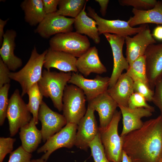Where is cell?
Masks as SVG:
<instances>
[{"label": "cell", "mask_w": 162, "mask_h": 162, "mask_svg": "<svg viewBox=\"0 0 162 162\" xmlns=\"http://www.w3.org/2000/svg\"><path fill=\"white\" fill-rule=\"evenodd\" d=\"M123 137V150L133 162H161L162 116L146 121Z\"/></svg>", "instance_id": "6da1fadb"}, {"label": "cell", "mask_w": 162, "mask_h": 162, "mask_svg": "<svg viewBox=\"0 0 162 162\" xmlns=\"http://www.w3.org/2000/svg\"><path fill=\"white\" fill-rule=\"evenodd\" d=\"M71 75V72H57L44 70L41 79L38 82L42 95L46 98H50L55 107L59 112L62 110L64 91Z\"/></svg>", "instance_id": "7a4b0ae2"}, {"label": "cell", "mask_w": 162, "mask_h": 162, "mask_svg": "<svg viewBox=\"0 0 162 162\" xmlns=\"http://www.w3.org/2000/svg\"><path fill=\"white\" fill-rule=\"evenodd\" d=\"M47 52V49L39 54L36 46H34L29 59L23 67L17 72L10 73V79L20 84L22 89V97L27 94L29 88L41 79Z\"/></svg>", "instance_id": "3957f363"}, {"label": "cell", "mask_w": 162, "mask_h": 162, "mask_svg": "<svg viewBox=\"0 0 162 162\" xmlns=\"http://www.w3.org/2000/svg\"><path fill=\"white\" fill-rule=\"evenodd\" d=\"M86 98L82 90L71 84L65 86L62 98L63 114L67 124L79 123L85 114Z\"/></svg>", "instance_id": "277c9868"}, {"label": "cell", "mask_w": 162, "mask_h": 162, "mask_svg": "<svg viewBox=\"0 0 162 162\" xmlns=\"http://www.w3.org/2000/svg\"><path fill=\"white\" fill-rule=\"evenodd\" d=\"M121 116V111L117 110L107 127L104 130H99L106 156L111 162L122 161L123 139L118 131Z\"/></svg>", "instance_id": "5b68a950"}, {"label": "cell", "mask_w": 162, "mask_h": 162, "mask_svg": "<svg viewBox=\"0 0 162 162\" xmlns=\"http://www.w3.org/2000/svg\"><path fill=\"white\" fill-rule=\"evenodd\" d=\"M52 50L64 52L79 57L90 47L87 36L72 31L56 34L49 41Z\"/></svg>", "instance_id": "8992f818"}, {"label": "cell", "mask_w": 162, "mask_h": 162, "mask_svg": "<svg viewBox=\"0 0 162 162\" xmlns=\"http://www.w3.org/2000/svg\"><path fill=\"white\" fill-rule=\"evenodd\" d=\"M27 104L16 89L9 99L6 117L11 136H15L21 128L28 123L32 117Z\"/></svg>", "instance_id": "52a82bcc"}, {"label": "cell", "mask_w": 162, "mask_h": 162, "mask_svg": "<svg viewBox=\"0 0 162 162\" xmlns=\"http://www.w3.org/2000/svg\"><path fill=\"white\" fill-rule=\"evenodd\" d=\"M77 127V124L67 123L38 148L37 153L44 152L41 158L46 161L50 155L56 150L63 147L71 148L75 145Z\"/></svg>", "instance_id": "ba28073f"}, {"label": "cell", "mask_w": 162, "mask_h": 162, "mask_svg": "<svg viewBox=\"0 0 162 162\" xmlns=\"http://www.w3.org/2000/svg\"><path fill=\"white\" fill-rule=\"evenodd\" d=\"M88 16L96 22L100 35L107 33L115 34L125 37L136 34L145 28L147 24L141 25L139 27H131L128 21L116 20H108L100 16L95 10L90 6L87 8Z\"/></svg>", "instance_id": "9c48e42d"}, {"label": "cell", "mask_w": 162, "mask_h": 162, "mask_svg": "<svg viewBox=\"0 0 162 162\" xmlns=\"http://www.w3.org/2000/svg\"><path fill=\"white\" fill-rule=\"evenodd\" d=\"M75 18H68L56 12L46 14L34 30L41 38L48 39L56 34L72 31Z\"/></svg>", "instance_id": "30bf717a"}, {"label": "cell", "mask_w": 162, "mask_h": 162, "mask_svg": "<svg viewBox=\"0 0 162 162\" xmlns=\"http://www.w3.org/2000/svg\"><path fill=\"white\" fill-rule=\"evenodd\" d=\"M94 111L88 106L85 114L77 124L74 146L85 151H87L89 143L99 132Z\"/></svg>", "instance_id": "8fae6325"}, {"label": "cell", "mask_w": 162, "mask_h": 162, "mask_svg": "<svg viewBox=\"0 0 162 162\" xmlns=\"http://www.w3.org/2000/svg\"><path fill=\"white\" fill-rule=\"evenodd\" d=\"M38 118L41 123V130L44 142L59 131L67 124L63 115L53 111L43 101L39 107Z\"/></svg>", "instance_id": "7c38bea8"}, {"label": "cell", "mask_w": 162, "mask_h": 162, "mask_svg": "<svg viewBox=\"0 0 162 162\" xmlns=\"http://www.w3.org/2000/svg\"><path fill=\"white\" fill-rule=\"evenodd\" d=\"M110 80L109 77H102L99 75L93 79H87L81 74L73 72L68 83L82 90L88 102L107 91Z\"/></svg>", "instance_id": "4fadbf2b"}, {"label": "cell", "mask_w": 162, "mask_h": 162, "mask_svg": "<svg viewBox=\"0 0 162 162\" xmlns=\"http://www.w3.org/2000/svg\"><path fill=\"white\" fill-rule=\"evenodd\" d=\"M125 39L126 58L129 65L138 58L144 56L149 45L156 43L148 25L133 37L127 36Z\"/></svg>", "instance_id": "5bb4252c"}, {"label": "cell", "mask_w": 162, "mask_h": 162, "mask_svg": "<svg viewBox=\"0 0 162 162\" xmlns=\"http://www.w3.org/2000/svg\"><path fill=\"white\" fill-rule=\"evenodd\" d=\"M109 43L112 51L113 67L110 77L109 88L112 87L116 83L123 70L126 71L129 67L128 62L123 53V48L125 38L117 35L110 33L103 34Z\"/></svg>", "instance_id": "9a60e30c"}, {"label": "cell", "mask_w": 162, "mask_h": 162, "mask_svg": "<svg viewBox=\"0 0 162 162\" xmlns=\"http://www.w3.org/2000/svg\"><path fill=\"white\" fill-rule=\"evenodd\" d=\"M89 106L98 113L99 130L106 129L109 124L118 107V104L107 92L88 102Z\"/></svg>", "instance_id": "2e32d148"}, {"label": "cell", "mask_w": 162, "mask_h": 162, "mask_svg": "<svg viewBox=\"0 0 162 162\" xmlns=\"http://www.w3.org/2000/svg\"><path fill=\"white\" fill-rule=\"evenodd\" d=\"M146 74L151 88L162 78V43L149 45L144 54Z\"/></svg>", "instance_id": "e0dca14e"}, {"label": "cell", "mask_w": 162, "mask_h": 162, "mask_svg": "<svg viewBox=\"0 0 162 162\" xmlns=\"http://www.w3.org/2000/svg\"><path fill=\"white\" fill-rule=\"evenodd\" d=\"M77 59L70 54L49 47L45 56L44 66L48 70L54 68L64 72H76L78 71L76 65Z\"/></svg>", "instance_id": "ac0fdd59"}, {"label": "cell", "mask_w": 162, "mask_h": 162, "mask_svg": "<svg viewBox=\"0 0 162 162\" xmlns=\"http://www.w3.org/2000/svg\"><path fill=\"white\" fill-rule=\"evenodd\" d=\"M118 106L122 117L123 128L120 135L122 137L141 128L144 123L142 118L152 115V112L144 108L132 109L118 105Z\"/></svg>", "instance_id": "d6986e66"}, {"label": "cell", "mask_w": 162, "mask_h": 162, "mask_svg": "<svg viewBox=\"0 0 162 162\" xmlns=\"http://www.w3.org/2000/svg\"><path fill=\"white\" fill-rule=\"evenodd\" d=\"M16 32L12 29L5 32L0 49V58L10 70L15 71L22 65L21 59L15 56L14 50L16 46L15 40Z\"/></svg>", "instance_id": "ffe728a7"}, {"label": "cell", "mask_w": 162, "mask_h": 162, "mask_svg": "<svg viewBox=\"0 0 162 162\" xmlns=\"http://www.w3.org/2000/svg\"><path fill=\"white\" fill-rule=\"evenodd\" d=\"M76 67L78 71L87 77L91 73L101 74L106 73L107 69L101 62L95 46L88 50L77 59Z\"/></svg>", "instance_id": "44dd1931"}, {"label": "cell", "mask_w": 162, "mask_h": 162, "mask_svg": "<svg viewBox=\"0 0 162 162\" xmlns=\"http://www.w3.org/2000/svg\"><path fill=\"white\" fill-rule=\"evenodd\" d=\"M134 81L126 73L122 74L116 83L107 92L118 105L128 107V101L134 93Z\"/></svg>", "instance_id": "7402d4cb"}, {"label": "cell", "mask_w": 162, "mask_h": 162, "mask_svg": "<svg viewBox=\"0 0 162 162\" xmlns=\"http://www.w3.org/2000/svg\"><path fill=\"white\" fill-rule=\"evenodd\" d=\"M134 15L128 21L131 27L138 25L155 23L162 25V2L157 1L154 7L146 10H138L133 8Z\"/></svg>", "instance_id": "603a6c76"}, {"label": "cell", "mask_w": 162, "mask_h": 162, "mask_svg": "<svg viewBox=\"0 0 162 162\" xmlns=\"http://www.w3.org/2000/svg\"><path fill=\"white\" fill-rule=\"evenodd\" d=\"M20 129L21 146L26 151L31 153L37 149L42 140L41 130L37 128L33 118L28 123Z\"/></svg>", "instance_id": "cb8c5ba5"}, {"label": "cell", "mask_w": 162, "mask_h": 162, "mask_svg": "<svg viewBox=\"0 0 162 162\" xmlns=\"http://www.w3.org/2000/svg\"><path fill=\"white\" fill-rule=\"evenodd\" d=\"M86 4L79 15L75 18L74 26L76 32L84 34L92 39L96 44L99 43L100 38L96 21L88 16L85 11Z\"/></svg>", "instance_id": "d4e9b609"}, {"label": "cell", "mask_w": 162, "mask_h": 162, "mask_svg": "<svg viewBox=\"0 0 162 162\" xmlns=\"http://www.w3.org/2000/svg\"><path fill=\"white\" fill-rule=\"evenodd\" d=\"M20 7L24 12L25 22L31 26L38 25L46 14L42 0H24Z\"/></svg>", "instance_id": "484cf974"}, {"label": "cell", "mask_w": 162, "mask_h": 162, "mask_svg": "<svg viewBox=\"0 0 162 162\" xmlns=\"http://www.w3.org/2000/svg\"><path fill=\"white\" fill-rule=\"evenodd\" d=\"M87 0H59L58 9L56 13L58 14L76 18L81 12Z\"/></svg>", "instance_id": "4316f807"}, {"label": "cell", "mask_w": 162, "mask_h": 162, "mask_svg": "<svg viewBox=\"0 0 162 162\" xmlns=\"http://www.w3.org/2000/svg\"><path fill=\"white\" fill-rule=\"evenodd\" d=\"M126 73L134 81H141L151 88L146 74L144 55L139 57L129 65Z\"/></svg>", "instance_id": "83f0119b"}, {"label": "cell", "mask_w": 162, "mask_h": 162, "mask_svg": "<svg viewBox=\"0 0 162 162\" xmlns=\"http://www.w3.org/2000/svg\"><path fill=\"white\" fill-rule=\"evenodd\" d=\"M27 94L29 98L27 106L32 114V118L37 125L38 122V111L40 106L43 101V97L40 91L38 83L34 84L29 88Z\"/></svg>", "instance_id": "f1b7e54d"}, {"label": "cell", "mask_w": 162, "mask_h": 162, "mask_svg": "<svg viewBox=\"0 0 162 162\" xmlns=\"http://www.w3.org/2000/svg\"><path fill=\"white\" fill-rule=\"evenodd\" d=\"M94 162H111L107 159L101 142L99 132L89 145Z\"/></svg>", "instance_id": "f546056e"}, {"label": "cell", "mask_w": 162, "mask_h": 162, "mask_svg": "<svg viewBox=\"0 0 162 162\" xmlns=\"http://www.w3.org/2000/svg\"><path fill=\"white\" fill-rule=\"evenodd\" d=\"M10 86L9 84L0 88V125L2 126L6 118L7 111L8 105V91Z\"/></svg>", "instance_id": "4dcf8cb0"}, {"label": "cell", "mask_w": 162, "mask_h": 162, "mask_svg": "<svg viewBox=\"0 0 162 162\" xmlns=\"http://www.w3.org/2000/svg\"><path fill=\"white\" fill-rule=\"evenodd\" d=\"M119 4L122 6H130L133 8L140 10H146L153 8L157 1L156 0H119Z\"/></svg>", "instance_id": "1f68e13d"}, {"label": "cell", "mask_w": 162, "mask_h": 162, "mask_svg": "<svg viewBox=\"0 0 162 162\" xmlns=\"http://www.w3.org/2000/svg\"><path fill=\"white\" fill-rule=\"evenodd\" d=\"M145 98L142 95L137 93H134L130 96L128 101V107L134 109L144 108L152 112L154 111V107L149 105Z\"/></svg>", "instance_id": "d6a6232c"}, {"label": "cell", "mask_w": 162, "mask_h": 162, "mask_svg": "<svg viewBox=\"0 0 162 162\" xmlns=\"http://www.w3.org/2000/svg\"><path fill=\"white\" fill-rule=\"evenodd\" d=\"M134 92L142 96L146 101H152L154 91L143 82L139 81H134Z\"/></svg>", "instance_id": "836d02e7"}, {"label": "cell", "mask_w": 162, "mask_h": 162, "mask_svg": "<svg viewBox=\"0 0 162 162\" xmlns=\"http://www.w3.org/2000/svg\"><path fill=\"white\" fill-rule=\"evenodd\" d=\"M31 153L26 151L22 146L10 153L8 162H30Z\"/></svg>", "instance_id": "e575fe53"}, {"label": "cell", "mask_w": 162, "mask_h": 162, "mask_svg": "<svg viewBox=\"0 0 162 162\" xmlns=\"http://www.w3.org/2000/svg\"><path fill=\"white\" fill-rule=\"evenodd\" d=\"M16 140L10 137H0V162H3L7 154L12 152Z\"/></svg>", "instance_id": "d590c367"}, {"label": "cell", "mask_w": 162, "mask_h": 162, "mask_svg": "<svg viewBox=\"0 0 162 162\" xmlns=\"http://www.w3.org/2000/svg\"><path fill=\"white\" fill-rule=\"evenodd\" d=\"M154 88L152 102L158 108L162 116V78L157 81Z\"/></svg>", "instance_id": "8d00e7d4"}, {"label": "cell", "mask_w": 162, "mask_h": 162, "mask_svg": "<svg viewBox=\"0 0 162 162\" xmlns=\"http://www.w3.org/2000/svg\"><path fill=\"white\" fill-rule=\"evenodd\" d=\"M10 70L0 58V88L9 84L11 79L9 74Z\"/></svg>", "instance_id": "74e56055"}, {"label": "cell", "mask_w": 162, "mask_h": 162, "mask_svg": "<svg viewBox=\"0 0 162 162\" xmlns=\"http://www.w3.org/2000/svg\"><path fill=\"white\" fill-rule=\"evenodd\" d=\"M45 11L46 14L56 12L58 9L59 0H42Z\"/></svg>", "instance_id": "f35d334b"}, {"label": "cell", "mask_w": 162, "mask_h": 162, "mask_svg": "<svg viewBox=\"0 0 162 162\" xmlns=\"http://www.w3.org/2000/svg\"><path fill=\"white\" fill-rule=\"evenodd\" d=\"M100 6V12L103 16L106 15V10L109 2V0H95Z\"/></svg>", "instance_id": "ab89813d"}, {"label": "cell", "mask_w": 162, "mask_h": 162, "mask_svg": "<svg viewBox=\"0 0 162 162\" xmlns=\"http://www.w3.org/2000/svg\"><path fill=\"white\" fill-rule=\"evenodd\" d=\"M152 35L157 40H162V26H158L156 27Z\"/></svg>", "instance_id": "60d3db41"}, {"label": "cell", "mask_w": 162, "mask_h": 162, "mask_svg": "<svg viewBox=\"0 0 162 162\" xmlns=\"http://www.w3.org/2000/svg\"><path fill=\"white\" fill-rule=\"evenodd\" d=\"M8 20V19L5 20L0 19V45L1 46L2 43L3 37L5 33L4 32V28Z\"/></svg>", "instance_id": "b9f144b4"}, {"label": "cell", "mask_w": 162, "mask_h": 162, "mask_svg": "<svg viewBox=\"0 0 162 162\" xmlns=\"http://www.w3.org/2000/svg\"><path fill=\"white\" fill-rule=\"evenodd\" d=\"M121 162H133L130 157L123 150L122 152Z\"/></svg>", "instance_id": "7bdbcfd3"}, {"label": "cell", "mask_w": 162, "mask_h": 162, "mask_svg": "<svg viewBox=\"0 0 162 162\" xmlns=\"http://www.w3.org/2000/svg\"><path fill=\"white\" fill-rule=\"evenodd\" d=\"M46 161L40 158L31 160L30 162H46Z\"/></svg>", "instance_id": "ee69618b"}, {"label": "cell", "mask_w": 162, "mask_h": 162, "mask_svg": "<svg viewBox=\"0 0 162 162\" xmlns=\"http://www.w3.org/2000/svg\"><path fill=\"white\" fill-rule=\"evenodd\" d=\"M161 1L162 2V0H161Z\"/></svg>", "instance_id": "f6af8a7d"}, {"label": "cell", "mask_w": 162, "mask_h": 162, "mask_svg": "<svg viewBox=\"0 0 162 162\" xmlns=\"http://www.w3.org/2000/svg\"><path fill=\"white\" fill-rule=\"evenodd\" d=\"M161 162H162V161H161Z\"/></svg>", "instance_id": "bcb514c9"}]
</instances>
